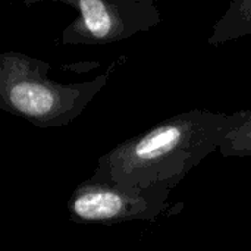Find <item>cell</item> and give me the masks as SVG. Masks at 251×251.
I'll use <instances>...</instances> for the list:
<instances>
[{
  "mask_svg": "<svg viewBox=\"0 0 251 251\" xmlns=\"http://www.w3.org/2000/svg\"><path fill=\"white\" fill-rule=\"evenodd\" d=\"M171 190L163 187L126 188L88 178L68 200V212L76 224L116 225L134 221H154L168 209Z\"/></svg>",
  "mask_w": 251,
  "mask_h": 251,
  "instance_id": "4",
  "label": "cell"
},
{
  "mask_svg": "<svg viewBox=\"0 0 251 251\" xmlns=\"http://www.w3.org/2000/svg\"><path fill=\"white\" fill-rule=\"evenodd\" d=\"M50 65L19 53L0 54V109L37 128H60L74 122L109 82V74L84 82H57L47 76Z\"/></svg>",
  "mask_w": 251,
  "mask_h": 251,
  "instance_id": "2",
  "label": "cell"
},
{
  "mask_svg": "<svg viewBox=\"0 0 251 251\" xmlns=\"http://www.w3.org/2000/svg\"><path fill=\"white\" fill-rule=\"evenodd\" d=\"M219 153L224 157H251V109L246 122L222 143Z\"/></svg>",
  "mask_w": 251,
  "mask_h": 251,
  "instance_id": "6",
  "label": "cell"
},
{
  "mask_svg": "<svg viewBox=\"0 0 251 251\" xmlns=\"http://www.w3.org/2000/svg\"><path fill=\"white\" fill-rule=\"evenodd\" d=\"M250 109L232 115L193 109L119 143L97 160L91 178L126 188H175L191 169L219 151Z\"/></svg>",
  "mask_w": 251,
  "mask_h": 251,
  "instance_id": "1",
  "label": "cell"
},
{
  "mask_svg": "<svg viewBox=\"0 0 251 251\" xmlns=\"http://www.w3.org/2000/svg\"><path fill=\"white\" fill-rule=\"evenodd\" d=\"M78 15L62 32L63 46H103L157 26L162 13L154 0H60Z\"/></svg>",
  "mask_w": 251,
  "mask_h": 251,
  "instance_id": "3",
  "label": "cell"
},
{
  "mask_svg": "<svg viewBox=\"0 0 251 251\" xmlns=\"http://www.w3.org/2000/svg\"><path fill=\"white\" fill-rule=\"evenodd\" d=\"M251 35V0H232L207 38L212 46Z\"/></svg>",
  "mask_w": 251,
  "mask_h": 251,
  "instance_id": "5",
  "label": "cell"
}]
</instances>
